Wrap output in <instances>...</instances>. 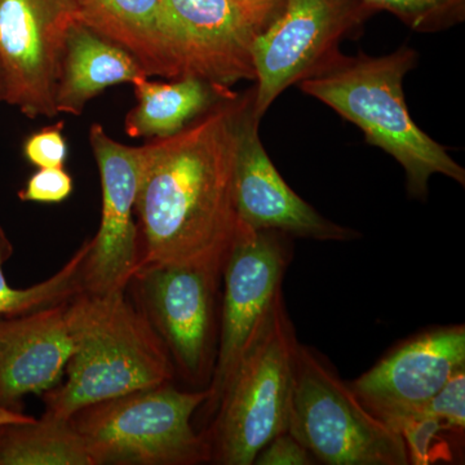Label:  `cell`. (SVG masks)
<instances>
[{
	"mask_svg": "<svg viewBox=\"0 0 465 465\" xmlns=\"http://www.w3.org/2000/svg\"><path fill=\"white\" fill-rule=\"evenodd\" d=\"M374 11H388L416 33H439L463 23L465 0H361Z\"/></svg>",
	"mask_w": 465,
	"mask_h": 465,
	"instance_id": "cell-21",
	"label": "cell"
},
{
	"mask_svg": "<svg viewBox=\"0 0 465 465\" xmlns=\"http://www.w3.org/2000/svg\"><path fill=\"white\" fill-rule=\"evenodd\" d=\"M73 0H0V64L9 105L29 119L54 118Z\"/></svg>",
	"mask_w": 465,
	"mask_h": 465,
	"instance_id": "cell-11",
	"label": "cell"
},
{
	"mask_svg": "<svg viewBox=\"0 0 465 465\" xmlns=\"http://www.w3.org/2000/svg\"><path fill=\"white\" fill-rule=\"evenodd\" d=\"M208 388L180 391L171 382L94 403L70 418L94 465H195L211 461L206 434L193 415Z\"/></svg>",
	"mask_w": 465,
	"mask_h": 465,
	"instance_id": "cell-5",
	"label": "cell"
},
{
	"mask_svg": "<svg viewBox=\"0 0 465 465\" xmlns=\"http://www.w3.org/2000/svg\"><path fill=\"white\" fill-rule=\"evenodd\" d=\"M461 367H465V327L459 324L410 339L349 385L372 415L396 430Z\"/></svg>",
	"mask_w": 465,
	"mask_h": 465,
	"instance_id": "cell-13",
	"label": "cell"
},
{
	"mask_svg": "<svg viewBox=\"0 0 465 465\" xmlns=\"http://www.w3.org/2000/svg\"><path fill=\"white\" fill-rule=\"evenodd\" d=\"M300 342L283 291L235 370L206 439L211 461L251 465L278 434L289 432Z\"/></svg>",
	"mask_w": 465,
	"mask_h": 465,
	"instance_id": "cell-4",
	"label": "cell"
},
{
	"mask_svg": "<svg viewBox=\"0 0 465 465\" xmlns=\"http://www.w3.org/2000/svg\"><path fill=\"white\" fill-rule=\"evenodd\" d=\"M252 104L253 88L242 113L235 158V202L242 224L321 242L356 240L358 232L326 219L287 185L260 140Z\"/></svg>",
	"mask_w": 465,
	"mask_h": 465,
	"instance_id": "cell-14",
	"label": "cell"
},
{
	"mask_svg": "<svg viewBox=\"0 0 465 465\" xmlns=\"http://www.w3.org/2000/svg\"><path fill=\"white\" fill-rule=\"evenodd\" d=\"M76 18L136 58L148 76L174 79L162 0H73Z\"/></svg>",
	"mask_w": 465,
	"mask_h": 465,
	"instance_id": "cell-17",
	"label": "cell"
},
{
	"mask_svg": "<svg viewBox=\"0 0 465 465\" xmlns=\"http://www.w3.org/2000/svg\"><path fill=\"white\" fill-rule=\"evenodd\" d=\"M396 430L405 442L409 464L430 465L439 460H451V449L445 434H454L440 419L418 412L405 419Z\"/></svg>",
	"mask_w": 465,
	"mask_h": 465,
	"instance_id": "cell-22",
	"label": "cell"
},
{
	"mask_svg": "<svg viewBox=\"0 0 465 465\" xmlns=\"http://www.w3.org/2000/svg\"><path fill=\"white\" fill-rule=\"evenodd\" d=\"M289 235L244 228L232 247L223 269L222 311L215 371L204 403L215 414L220 400L247 349L258 336L277 296L292 251Z\"/></svg>",
	"mask_w": 465,
	"mask_h": 465,
	"instance_id": "cell-10",
	"label": "cell"
},
{
	"mask_svg": "<svg viewBox=\"0 0 465 465\" xmlns=\"http://www.w3.org/2000/svg\"><path fill=\"white\" fill-rule=\"evenodd\" d=\"M0 465H94L84 437L70 419L43 415L8 425L0 443Z\"/></svg>",
	"mask_w": 465,
	"mask_h": 465,
	"instance_id": "cell-19",
	"label": "cell"
},
{
	"mask_svg": "<svg viewBox=\"0 0 465 465\" xmlns=\"http://www.w3.org/2000/svg\"><path fill=\"white\" fill-rule=\"evenodd\" d=\"M7 427H0V443H2L3 436H5V430H7Z\"/></svg>",
	"mask_w": 465,
	"mask_h": 465,
	"instance_id": "cell-29",
	"label": "cell"
},
{
	"mask_svg": "<svg viewBox=\"0 0 465 465\" xmlns=\"http://www.w3.org/2000/svg\"><path fill=\"white\" fill-rule=\"evenodd\" d=\"M91 250V238L85 240L60 271L27 289H14L5 280V265L14 255V244L0 225V316H17L38 309L63 304L84 291L82 269Z\"/></svg>",
	"mask_w": 465,
	"mask_h": 465,
	"instance_id": "cell-20",
	"label": "cell"
},
{
	"mask_svg": "<svg viewBox=\"0 0 465 465\" xmlns=\"http://www.w3.org/2000/svg\"><path fill=\"white\" fill-rule=\"evenodd\" d=\"M65 122L45 127L30 134L23 145L24 157L30 164L38 168L65 166L67 143L64 136Z\"/></svg>",
	"mask_w": 465,
	"mask_h": 465,
	"instance_id": "cell-24",
	"label": "cell"
},
{
	"mask_svg": "<svg viewBox=\"0 0 465 465\" xmlns=\"http://www.w3.org/2000/svg\"><path fill=\"white\" fill-rule=\"evenodd\" d=\"M418 412L440 419L454 436L459 439L463 437L465 430V367L455 371L454 375L446 382L445 387L432 400L428 401Z\"/></svg>",
	"mask_w": 465,
	"mask_h": 465,
	"instance_id": "cell-23",
	"label": "cell"
},
{
	"mask_svg": "<svg viewBox=\"0 0 465 465\" xmlns=\"http://www.w3.org/2000/svg\"><path fill=\"white\" fill-rule=\"evenodd\" d=\"M73 189V177L64 167L39 168L18 192V198L34 203H61L69 198Z\"/></svg>",
	"mask_w": 465,
	"mask_h": 465,
	"instance_id": "cell-25",
	"label": "cell"
},
{
	"mask_svg": "<svg viewBox=\"0 0 465 465\" xmlns=\"http://www.w3.org/2000/svg\"><path fill=\"white\" fill-rule=\"evenodd\" d=\"M35 420L33 416L24 414L23 411H12V410L0 407V427H7V425L30 423Z\"/></svg>",
	"mask_w": 465,
	"mask_h": 465,
	"instance_id": "cell-27",
	"label": "cell"
},
{
	"mask_svg": "<svg viewBox=\"0 0 465 465\" xmlns=\"http://www.w3.org/2000/svg\"><path fill=\"white\" fill-rule=\"evenodd\" d=\"M289 432L317 463L409 465L402 437L372 415L316 351L299 344Z\"/></svg>",
	"mask_w": 465,
	"mask_h": 465,
	"instance_id": "cell-6",
	"label": "cell"
},
{
	"mask_svg": "<svg viewBox=\"0 0 465 465\" xmlns=\"http://www.w3.org/2000/svg\"><path fill=\"white\" fill-rule=\"evenodd\" d=\"M134 87L137 104L125 116V133L150 139L173 136L217 104L238 96L237 92L195 78L173 79L171 84L143 78Z\"/></svg>",
	"mask_w": 465,
	"mask_h": 465,
	"instance_id": "cell-18",
	"label": "cell"
},
{
	"mask_svg": "<svg viewBox=\"0 0 465 465\" xmlns=\"http://www.w3.org/2000/svg\"><path fill=\"white\" fill-rule=\"evenodd\" d=\"M416 63L418 52L407 45L381 57L339 52L299 87L360 127L370 145L396 159L405 170L409 194L424 201L433 174H445L464 186L465 170L410 115L403 78Z\"/></svg>",
	"mask_w": 465,
	"mask_h": 465,
	"instance_id": "cell-3",
	"label": "cell"
},
{
	"mask_svg": "<svg viewBox=\"0 0 465 465\" xmlns=\"http://www.w3.org/2000/svg\"><path fill=\"white\" fill-rule=\"evenodd\" d=\"M224 266L170 264L137 272L134 298L163 341L174 372L188 384L207 388L219 348Z\"/></svg>",
	"mask_w": 465,
	"mask_h": 465,
	"instance_id": "cell-8",
	"label": "cell"
},
{
	"mask_svg": "<svg viewBox=\"0 0 465 465\" xmlns=\"http://www.w3.org/2000/svg\"><path fill=\"white\" fill-rule=\"evenodd\" d=\"M66 320L73 339L66 381L45 391L43 415L70 419L84 407L176 376L163 341L125 291H81L66 302Z\"/></svg>",
	"mask_w": 465,
	"mask_h": 465,
	"instance_id": "cell-2",
	"label": "cell"
},
{
	"mask_svg": "<svg viewBox=\"0 0 465 465\" xmlns=\"http://www.w3.org/2000/svg\"><path fill=\"white\" fill-rule=\"evenodd\" d=\"M375 12L361 0H284L253 45L255 118L262 121L291 85L329 65L341 42L356 35Z\"/></svg>",
	"mask_w": 465,
	"mask_h": 465,
	"instance_id": "cell-9",
	"label": "cell"
},
{
	"mask_svg": "<svg viewBox=\"0 0 465 465\" xmlns=\"http://www.w3.org/2000/svg\"><path fill=\"white\" fill-rule=\"evenodd\" d=\"M7 101V84H5V75L3 72L2 64H0V104Z\"/></svg>",
	"mask_w": 465,
	"mask_h": 465,
	"instance_id": "cell-28",
	"label": "cell"
},
{
	"mask_svg": "<svg viewBox=\"0 0 465 465\" xmlns=\"http://www.w3.org/2000/svg\"><path fill=\"white\" fill-rule=\"evenodd\" d=\"M149 78L136 58L74 18L67 27L56 90L58 114L81 115L106 88Z\"/></svg>",
	"mask_w": 465,
	"mask_h": 465,
	"instance_id": "cell-16",
	"label": "cell"
},
{
	"mask_svg": "<svg viewBox=\"0 0 465 465\" xmlns=\"http://www.w3.org/2000/svg\"><path fill=\"white\" fill-rule=\"evenodd\" d=\"M252 90L222 101L180 133L140 146V262L224 266L246 225L235 202L242 113Z\"/></svg>",
	"mask_w": 465,
	"mask_h": 465,
	"instance_id": "cell-1",
	"label": "cell"
},
{
	"mask_svg": "<svg viewBox=\"0 0 465 465\" xmlns=\"http://www.w3.org/2000/svg\"><path fill=\"white\" fill-rule=\"evenodd\" d=\"M90 143L99 167L103 208L82 269V284L84 291L103 295L127 290L139 266L140 234L134 215L142 152L140 146L113 140L100 124L91 125Z\"/></svg>",
	"mask_w": 465,
	"mask_h": 465,
	"instance_id": "cell-12",
	"label": "cell"
},
{
	"mask_svg": "<svg viewBox=\"0 0 465 465\" xmlns=\"http://www.w3.org/2000/svg\"><path fill=\"white\" fill-rule=\"evenodd\" d=\"M253 464L256 465H313L316 459L290 432L278 434L262 451Z\"/></svg>",
	"mask_w": 465,
	"mask_h": 465,
	"instance_id": "cell-26",
	"label": "cell"
},
{
	"mask_svg": "<svg viewBox=\"0 0 465 465\" xmlns=\"http://www.w3.org/2000/svg\"><path fill=\"white\" fill-rule=\"evenodd\" d=\"M66 302L0 316V407L23 411L27 394L60 384L73 353Z\"/></svg>",
	"mask_w": 465,
	"mask_h": 465,
	"instance_id": "cell-15",
	"label": "cell"
},
{
	"mask_svg": "<svg viewBox=\"0 0 465 465\" xmlns=\"http://www.w3.org/2000/svg\"><path fill=\"white\" fill-rule=\"evenodd\" d=\"M284 0H162V30L174 79L232 90L255 81L253 45Z\"/></svg>",
	"mask_w": 465,
	"mask_h": 465,
	"instance_id": "cell-7",
	"label": "cell"
}]
</instances>
